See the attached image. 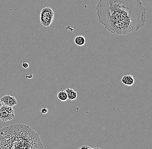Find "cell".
<instances>
[{
    "label": "cell",
    "mask_w": 152,
    "mask_h": 149,
    "mask_svg": "<svg viewBox=\"0 0 152 149\" xmlns=\"http://www.w3.org/2000/svg\"><path fill=\"white\" fill-rule=\"evenodd\" d=\"M95 9L100 24L116 35L137 32L147 20L142 0H99Z\"/></svg>",
    "instance_id": "obj_1"
},
{
    "label": "cell",
    "mask_w": 152,
    "mask_h": 149,
    "mask_svg": "<svg viewBox=\"0 0 152 149\" xmlns=\"http://www.w3.org/2000/svg\"><path fill=\"white\" fill-rule=\"evenodd\" d=\"M0 149H44V146L30 126L15 124L0 129Z\"/></svg>",
    "instance_id": "obj_2"
},
{
    "label": "cell",
    "mask_w": 152,
    "mask_h": 149,
    "mask_svg": "<svg viewBox=\"0 0 152 149\" xmlns=\"http://www.w3.org/2000/svg\"><path fill=\"white\" fill-rule=\"evenodd\" d=\"M55 13L53 9L49 7L43 8L40 15V21L43 26L48 27L54 20Z\"/></svg>",
    "instance_id": "obj_3"
},
{
    "label": "cell",
    "mask_w": 152,
    "mask_h": 149,
    "mask_svg": "<svg viewBox=\"0 0 152 149\" xmlns=\"http://www.w3.org/2000/svg\"><path fill=\"white\" fill-rule=\"evenodd\" d=\"M15 117L12 107L2 105L0 109V120L3 121H11Z\"/></svg>",
    "instance_id": "obj_4"
},
{
    "label": "cell",
    "mask_w": 152,
    "mask_h": 149,
    "mask_svg": "<svg viewBox=\"0 0 152 149\" xmlns=\"http://www.w3.org/2000/svg\"><path fill=\"white\" fill-rule=\"evenodd\" d=\"M0 100L4 104V105L8 107H14L18 103V101L16 98L14 97L9 95L4 96L1 97Z\"/></svg>",
    "instance_id": "obj_5"
},
{
    "label": "cell",
    "mask_w": 152,
    "mask_h": 149,
    "mask_svg": "<svg viewBox=\"0 0 152 149\" xmlns=\"http://www.w3.org/2000/svg\"><path fill=\"white\" fill-rule=\"evenodd\" d=\"M121 81V83L125 86H132L135 83V79L134 76L130 74L124 76Z\"/></svg>",
    "instance_id": "obj_6"
},
{
    "label": "cell",
    "mask_w": 152,
    "mask_h": 149,
    "mask_svg": "<svg viewBox=\"0 0 152 149\" xmlns=\"http://www.w3.org/2000/svg\"><path fill=\"white\" fill-rule=\"evenodd\" d=\"M66 94H67L68 99L71 101L75 100L77 97V92L71 88H67L65 90Z\"/></svg>",
    "instance_id": "obj_7"
},
{
    "label": "cell",
    "mask_w": 152,
    "mask_h": 149,
    "mask_svg": "<svg viewBox=\"0 0 152 149\" xmlns=\"http://www.w3.org/2000/svg\"><path fill=\"white\" fill-rule=\"evenodd\" d=\"M74 41L76 45L80 46V47H81V46H83L85 44L86 39L83 36H77L75 38Z\"/></svg>",
    "instance_id": "obj_8"
},
{
    "label": "cell",
    "mask_w": 152,
    "mask_h": 149,
    "mask_svg": "<svg viewBox=\"0 0 152 149\" xmlns=\"http://www.w3.org/2000/svg\"><path fill=\"white\" fill-rule=\"evenodd\" d=\"M58 98L62 102H65L68 100L67 94H66L65 90H62L60 92H59L57 94Z\"/></svg>",
    "instance_id": "obj_9"
},
{
    "label": "cell",
    "mask_w": 152,
    "mask_h": 149,
    "mask_svg": "<svg viewBox=\"0 0 152 149\" xmlns=\"http://www.w3.org/2000/svg\"><path fill=\"white\" fill-rule=\"evenodd\" d=\"M48 109L47 108H43L41 110L40 112L42 114H46L48 113Z\"/></svg>",
    "instance_id": "obj_10"
},
{
    "label": "cell",
    "mask_w": 152,
    "mask_h": 149,
    "mask_svg": "<svg viewBox=\"0 0 152 149\" xmlns=\"http://www.w3.org/2000/svg\"><path fill=\"white\" fill-rule=\"evenodd\" d=\"M22 67H23L24 69H28V67H29V64L28 63L24 62L22 63Z\"/></svg>",
    "instance_id": "obj_11"
},
{
    "label": "cell",
    "mask_w": 152,
    "mask_h": 149,
    "mask_svg": "<svg viewBox=\"0 0 152 149\" xmlns=\"http://www.w3.org/2000/svg\"><path fill=\"white\" fill-rule=\"evenodd\" d=\"M78 149H92V148L89 146H86V145H83V146L79 147Z\"/></svg>",
    "instance_id": "obj_12"
},
{
    "label": "cell",
    "mask_w": 152,
    "mask_h": 149,
    "mask_svg": "<svg viewBox=\"0 0 152 149\" xmlns=\"http://www.w3.org/2000/svg\"><path fill=\"white\" fill-rule=\"evenodd\" d=\"M2 106V103L1 101L0 100V109H1V107Z\"/></svg>",
    "instance_id": "obj_13"
},
{
    "label": "cell",
    "mask_w": 152,
    "mask_h": 149,
    "mask_svg": "<svg viewBox=\"0 0 152 149\" xmlns=\"http://www.w3.org/2000/svg\"><path fill=\"white\" fill-rule=\"evenodd\" d=\"M92 149H101L100 148H97V147H96V148H92Z\"/></svg>",
    "instance_id": "obj_14"
}]
</instances>
